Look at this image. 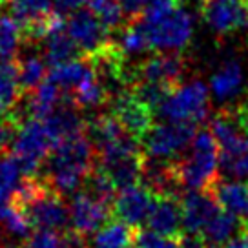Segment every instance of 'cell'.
Masks as SVG:
<instances>
[{
    "mask_svg": "<svg viewBox=\"0 0 248 248\" xmlns=\"http://www.w3.org/2000/svg\"><path fill=\"white\" fill-rule=\"evenodd\" d=\"M243 228H245V223L241 219H237L235 216L228 214L225 210H219L216 216L208 221V225L204 226L202 235H204V239L208 241L210 247L223 248L237 233L243 232Z\"/></svg>",
    "mask_w": 248,
    "mask_h": 248,
    "instance_id": "cb8c5ba5",
    "label": "cell"
},
{
    "mask_svg": "<svg viewBox=\"0 0 248 248\" xmlns=\"http://www.w3.org/2000/svg\"><path fill=\"white\" fill-rule=\"evenodd\" d=\"M18 61V73H20V84L24 93L33 92L37 86H40L47 78L46 59L37 53H30L16 59Z\"/></svg>",
    "mask_w": 248,
    "mask_h": 248,
    "instance_id": "83f0119b",
    "label": "cell"
},
{
    "mask_svg": "<svg viewBox=\"0 0 248 248\" xmlns=\"http://www.w3.org/2000/svg\"><path fill=\"white\" fill-rule=\"evenodd\" d=\"M109 113L115 117L124 130L139 142H142L146 133L154 126L155 111L148 104L139 101L130 90H126L124 93L117 95L115 99H111Z\"/></svg>",
    "mask_w": 248,
    "mask_h": 248,
    "instance_id": "9c48e42d",
    "label": "cell"
},
{
    "mask_svg": "<svg viewBox=\"0 0 248 248\" xmlns=\"http://www.w3.org/2000/svg\"><path fill=\"white\" fill-rule=\"evenodd\" d=\"M22 97L24 90L20 84L18 61L0 59V115L11 113Z\"/></svg>",
    "mask_w": 248,
    "mask_h": 248,
    "instance_id": "ffe728a7",
    "label": "cell"
},
{
    "mask_svg": "<svg viewBox=\"0 0 248 248\" xmlns=\"http://www.w3.org/2000/svg\"><path fill=\"white\" fill-rule=\"evenodd\" d=\"M154 199L155 194L146 185L139 183V185L128 186L117 192L115 201L111 204V214L117 221H121L124 225L139 228L144 221H148Z\"/></svg>",
    "mask_w": 248,
    "mask_h": 248,
    "instance_id": "8fae6325",
    "label": "cell"
},
{
    "mask_svg": "<svg viewBox=\"0 0 248 248\" xmlns=\"http://www.w3.org/2000/svg\"><path fill=\"white\" fill-rule=\"evenodd\" d=\"M197 133V124L190 123H161L154 124L146 133L140 146L146 157L163 159V161H177L192 146Z\"/></svg>",
    "mask_w": 248,
    "mask_h": 248,
    "instance_id": "5b68a950",
    "label": "cell"
},
{
    "mask_svg": "<svg viewBox=\"0 0 248 248\" xmlns=\"http://www.w3.org/2000/svg\"><path fill=\"white\" fill-rule=\"evenodd\" d=\"M210 88L212 93L219 101H230L233 99L243 88V68L241 62L232 59L221 64L217 71L210 78Z\"/></svg>",
    "mask_w": 248,
    "mask_h": 248,
    "instance_id": "603a6c76",
    "label": "cell"
},
{
    "mask_svg": "<svg viewBox=\"0 0 248 248\" xmlns=\"http://www.w3.org/2000/svg\"><path fill=\"white\" fill-rule=\"evenodd\" d=\"M243 104H247L248 106V93H247V97H245V102H243Z\"/></svg>",
    "mask_w": 248,
    "mask_h": 248,
    "instance_id": "b9f144b4",
    "label": "cell"
},
{
    "mask_svg": "<svg viewBox=\"0 0 248 248\" xmlns=\"http://www.w3.org/2000/svg\"><path fill=\"white\" fill-rule=\"evenodd\" d=\"M132 248H179V239L157 233L150 228L148 230L135 228Z\"/></svg>",
    "mask_w": 248,
    "mask_h": 248,
    "instance_id": "d6a6232c",
    "label": "cell"
},
{
    "mask_svg": "<svg viewBox=\"0 0 248 248\" xmlns=\"http://www.w3.org/2000/svg\"><path fill=\"white\" fill-rule=\"evenodd\" d=\"M201 15L210 30L217 35H228L237 30L248 31V0L247 2H214L204 0Z\"/></svg>",
    "mask_w": 248,
    "mask_h": 248,
    "instance_id": "4fadbf2b",
    "label": "cell"
},
{
    "mask_svg": "<svg viewBox=\"0 0 248 248\" xmlns=\"http://www.w3.org/2000/svg\"><path fill=\"white\" fill-rule=\"evenodd\" d=\"M221 170V148L210 130H199L195 139L181 159L175 161V173L181 188L210 190L219 181Z\"/></svg>",
    "mask_w": 248,
    "mask_h": 248,
    "instance_id": "7a4b0ae2",
    "label": "cell"
},
{
    "mask_svg": "<svg viewBox=\"0 0 248 248\" xmlns=\"http://www.w3.org/2000/svg\"><path fill=\"white\" fill-rule=\"evenodd\" d=\"M0 226L4 228V232L8 235L22 241L28 239L31 228H33L28 216L24 214V210L13 201L0 204Z\"/></svg>",
    "mask_w": 248,
    "mask_h": 248,
    "instance_id": "4316f807",
    "label": "cell"
},
{
    "mask_svg": "<svg viewBox=\"0 0 248 248\" xmlns=\"http://www.w3.org/2000/svg\"><path fill=\"white\" fill-rule=\"evenodd\" d=\"M86 135L93 142L97 154H101L102 150L121 142L126 137H132L111 113L93 115L92 121H88V124H86Z\"/></svg>",
    "mask_w": 248,
    "mask_h": 248,
    "instance_id": "e0dca14e",
    "label": "cell"
},
{
    "mask_svg": "<svg viewBox=\"0 0 248 248\" xmlns=\"http://www.w3.org/2000/svg\"><path fill=\"white\" fill-rule=\"evenodd\" d=\"M221 171L233 181L248 179V135H237L221 144Z\"/></svg>",
    "mask_w": 248,
    "mask_h": 248,
    "instance_id": "ac0fdd59",
    "label": "cell"
},
{
    "mask_svg": "<svg viewBox=\"0 0 248 248\" xmlns=\"http://www.w3.org/2000/svg\"><path fill=\"white\" fill-rule=\"evenodd\" d=\"M24 39L20 24L13 16L0 13V59H13Z\"/></svg>",
    "mask_w": 248,
    "mask_h": 248,
    "instance_id": "f546056e",
    "label": "cell"
},
{
    "mask_svg": "<svg viewBox=\"0 0 248 248\" xmlns=\"http://www.w3.org/2000/svg\"><path fill=\"white\" fill-rule=\"evenodd\" d=\"M86 2L88 0H53V6L57 13L66 15V13H75V11H78Z\"/></svg>",
    "mask_w": 248,
    "mask_h": 248,
    "instance_id": "8d00e7d4",
    "label": "cell"
},
{
    "mask_svg": "<svg viewBox=\"0 0 248 248\" xmlns=\"http://www.w3.org/2000/svg\"><path fill=\"white\" fill-rule=\"evenodd\" d=\"M70 101L77 106L80 111H92V109H97L101 106H106L109 104V93L106 92V88L102 84L99 78L95 77L93 73L92 77H88L82 82L78 84L73 92H64Z\"/></svg>",
    "mask_w": 248,
    "mask_h": 248,
    "instance_id": "d4e9b609",
    "label": "cell"
},
{
    "mask_svg": "<svg viewBox=\"0 0 248 248\" xmlns=\"http://www.w3.org/2000/svg\"><path fill=\"white\" fill-rule=\"evenodd\" d=\"M186 68V59L179 51H159L133 64V82H154L173 90L181 84Z\"/></svg>",
    "mask_w": 248,
    "mask_h": 248,
    "instance_id": "ba28073f",
    "label": "cell"
},
{
    "mask_svg": "<svg viewBox=\"0 0 248 248\" xmlns=\"http://www.w3.org/2000/svg\"><path fill=\"white\" fill-rule=\"evenodd\" d=\"M243 232H247V233H248V221L245 223V228H243Z\"/></svg>",
    "mask_w": 248,
    "mask_h": 248,
    "instance_id": "60d3db41",
    "label": "cell"
},
{
    "mask_svg": "<svg viewBox=\"0 0 248 248\" xmlns=\"http://www.w3.org/2000/svg\"><path fill=\"white\" fill-rule=\"evenodd\" d=\"M142 26L152 49L159 51H181L190 44L194 35V16L183 8L159 18L142 16Z\"/></svg>",
    "mask_w": 248,
    "mask_h": 248,
    "instance_id": "8992f818",
    "label": "cell"
},
{
    "mask_svg": "<svg viewBox=\"0 0 248 248\" xmlns=\"http://www.w3.org/2000/svg\"><path fill=\"white\" fill-rule=\"evenodd\" d=\"M97 164V150L90 137L75 135L62 140L51 150L44 163L42 177L61 195H75Z\"/></svg>",
    "mask_w": 248,
    "mask_h": 248,
    "instance_id": "6da1fadb",
    "label": "cell"
},
{
    "mask_svg": "<svg viewBox=\"0 0 248 248\" xmlns=\"http://www.w3.org/2000/svg\"><path fill=\"white\" fill-rule=\"evenodd\" d=\"M225 248H248V233L241 232L237 237H233L230 243H226Z\"/></svg>",
    "mask_w": 248,
    "mask_h": 248,
    "instance_id": "f35d334b",
    "label": "cell"
},
{
    "mask_svg": "<svg viewBox=\"0 0 248 248\" xmlns=\"http://www.w3.org/2000/svg\"><path fill=\"white\" fill-rule=\"evenodd\" d=\"M148 226L154 232L175 237V239L185 233L183 208L177 195H155L150 216H148Z\"/></svg>",
    "mask_w": 248,
    "mask_h": 248,
    "instance_id": "9a60e30c",
    "label": "cell"
},
{
    "mask_svg": "<svg viewBox=\"0 0 248 248\" xmlns=\"http://www.w3.org/2000/svg\"><path fill=\"white\" fill-rule=\"evenodd\" d=\"M53 148L55 142L46 123L39 119H26L11 150V157L16 161L24 177H37Z\"/></svg>",
    "mask_w": 248,
    "mask_h": 248,
    "instance_id": "3957f363",
    "label": "cell"
},
{
    "mask_svg": "<svg viewBox=\"0 0 248 248\" xmlns=\"http://www.w3.org/2000/svg\"><path fill=\"white\" fill-rule=\"evenodd\" d=\"M88 6H90V11H93V15L109 31L121 30L128 22L119 0H88Z\"/></svg>",
    "mask_w": 248,
    "mask_h": 248,
    "instance_id": "4dcf8cb0",
    "label": "cell"
},
{
    "mask_svg": "<svg viewBox=\"0 0 248 248\" xmlns=\"http://www.w3.org/2000/svg\"><path fill=\"white\" fill-rule=\"evenodd\" d=\"M22 123V119L13 111L6 113V115H0V155L11 154Z\"/></svg>",
    "mask_w": 248,
    "mask_h": 248,
    "instance_id": "1f68e13d",
    "label": "cell"
},
{
    "mask_svg": "<svg viewBox=\"0 0 248 248\" xmlns=\"http://www.w3.org/2000/svg\"><path fill=\"white\" fill-rule=\"evenodd\" d=\"M204 2V0H201ZM214 2H247V0H214Z\"/></svg>",
    "mask_w": 248,
    "mask_h": 248,
    "instance_id": "ab89813d",
    "label": "cell"
},
{
    "mask_svg": "<svg viewBox=\"0 0 248 248\" xmlns=\"http://www.w3.org/2000/svg\"><path fill=\"white\" fill-rule=\"evenodd\" d=\"M66 31L84 55H93L108 46L111 40L109 30L90 9H78L66 20Z\"/></svg>",
    "mask_w": 248,
    "mask_h": 248,
    "instance_id": "7c38bea8",
    "label": "cell"
},
{
    "mask_svg": "<svg viewBox=\"0 0 248 248\" xmlns=\"http://www.w3.org/2000/svg\"><path fill=\"white\" fill-rule=\"evenodd\" d=\"M22 248H86V237L71 228H35V232L24 239Z\"/></svg>",
    "mask_w": 248,
    "mask_h": 248,
    "instance_id": "7402d4cb",
    "label": "cell"
},
{
    "mask_svg": "<svg viewBox=\"0 0 248 248\" xmlns=\"http://www.w3.org/2000/svg\"><path fill=\"white\" fill-rule=\"evenodd\" d=\"M6 2H8V0H0V6H4V4H6Z\"/></svg>",
    "mask_w": 248,
    "mask_h": 248,
    "instance_id": "7bdbcfd3",
    "label": "cell"
},
{
    "mask_svg": "<svg viewBox=\"0 0 248 248\" xmlns=\"http://www.w3.org/2000/svg\"><path fill=\"white\" fill-rule=\"evenodd\" d=\"M208 86L202 80H192L173 88L157 113L170 123L199 124L208 115Z\"/></svg>",
    "mask_w": 248,
    "mask_h": 248,
    "instance_id": "277c9868",
    "label": "cell"
},
{
    "mask_svg": "<svg viewBox=\"0 0 248 248\" xmlns=\"http://www.w3.org/2000/svg\"><path fill=\"white\" fill-rule=\"evenodd\" d=\"M219 208L235 216L243 223L248 221V185L245 181H223L219 179L208 190Z\"/></svg>",
    "mask_w": 248,
    "mask_h": 248,
    "instance_id": "2e32d148",
    "label": "cell"
},
{
    "mask_svg": "<svg viewBox=\"0 0 248 248\" xmlns=\"http://www.w3.org/2000/svg\"><path fill=\"white\" fill-rule=\"evenodd\" d=\"M22 171L11 155H0V204L13 201L22 183Z\"/></svg>",
    "mask_w": 248,
    "mask_h": 248,
    "instance_id": "f1b7e54d",
    "label": "cell"
},
{
    "mask_svg": "<svg viewBox=\"0 0 248 248\" xmlns=\"http://www.w3.org/2000/svg\"><path fill=\"white\" fill-rule=\"evenodd\" d=\"M109 217H113L111 206L95 199L84 190H78L75 195H71L70 228L82 237L97 233L106 223H109Z\"/></svg>",
    "mask_w": 248,
    "mask_h": 248,
    "instance_id": "30bf717a",
    "label": "cell"
},
{
    "mask_svg": "<svg viewBox=\"0 0 248 248\" xmlns=\"http://www.w3.org/2000/svg\"><path fill=\"white\" fill-rule=\"evenodd\" d=\"M121 8L124 11V16L128 22L142 18L144 15V0H119Z\"/></svg>",
    "mask_w": 248,
    "mask_h": 248,
    "instance_id": "e575fe53",
    "label": "cell"
},
{
    "mask_svg": "<svg viewBox=\"0 0 248 248\" xmlns=\"http://www.w3.org/2000/svg\"><path fill=\"white\" fill-rule=\"evenodd\" d=\"M92 59L88 55H82V57L64 62V64L51 66L47 78L59 86L62 92H73L78 84H82L86 78L92 77Z\"/></svg>",
    "mask_w": 248,
    "mask_h": 248,
    "instance_id": "d6986e66",
    "label": "cell"
},
{
    "mask_svg": "<svg viewBox=\"0 0 248 248\" xmlns=\"http://www.w3.org/2000/svg\"><path fill=\"white\" fill-rule=\"evenodd\" d=\"M181 8V0H144V18H159Z\"/></svg>",
    "mask_w": 248,
    "mask_h": 248,
    "instance_id": "836d02e7",
    "label": "cell"
},
{
    "mask_svg": "<svg viewBox=\"0 0 248 248\" xmlns=\"http://www.w3.org/2000/svg\"><path fill=\"white\" fill-rule=\"evenodd\" d=\"M179 248H210V245L202 233L185 232L179 237Z\"/></svg>",
    "mask_w": 248,
    "mask_h": 248,
    "instance_id": "d590c367",
    "label": "cell"
},
{
    "mask_svg": "<svg viewBox=\"0 0 248 248\" xmlns=\"http://www.w3.org/2000/svg\"><path fill=\"white\" fill-rule=\"evenodd\" d=\"M8 6L22 28L24 39L42 42L49 31L64 24L62 15L55 11L53 0H8Z\"/></svg>",
    "mask_w": 248,
    "mask_h": 248,
    "instance_id": "52a82bcc",
    "label": "cell"
},
{
    "mask_svg": "<svg viewBox=\"0 0 248 248\" xmlns=\"http://www.w3.org/2000/svg\"><path fill=\"white\" fill-rule=\"evenodd\" d=\"M183 228L190 233H202L208 221L219 212V204L208 190H192L181 197Z\"/></svg>",
    "mask_w": 248,
    "mask_h": 248,
    "instance_id": "5bb4252c",
    "label": "cell"
},
{
    "mask_svg": "<svg viewBox=\"0 0 248 248\" xmlns=\"http://www.w3.org/2000/svg\"><path fill=\"white\" fill-rule=\"evenodd\" d=\"M135 228L121 221H109L95 233V248H132Z\"/></svg>",
    "mask_w": 248,
    "mask_h": 248,
    "instance_id": "484cf974",
    "label": "cell"
},
{
    "mask_svg": "<svg viewBox=\"0 0 248 248\" xmlns=\"http://www.w3.org/2000/svg\"><path fill=\"white\" fill-rule=\"evenodd\" d=\"M235 111H237V119H239L241 130L248 135V106L247 104H239V106L235 108Z\"/></svg>",
    "mask_w": 248,
    "mask_h": 248,
    "instance_id": "74e56055",
    "label": "cell"
},
{
    "mask_svg": "<svg viewBox=\"0 0 248 248\" xmlns=\"http://www.w3.org/2000/svg\"><path fill=\"white\" fill-rule=\"evenodd\" d=\"M42 42H44V59L49 66L64 64V62L73 61V59H78L84 55L80 51V47L75 44V40L68 35L66 22L55 28L53 31H49V35Z\"/></svg>",
    "mask_w": 248,
    "mask_h": 248,
    "instance_id": "44dd1931",
    "label": "cell"
}]
</instances>
